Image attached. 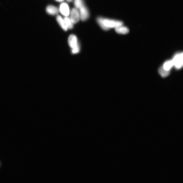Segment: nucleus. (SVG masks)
<instances>
[{
    "instance_id": "1",
    "label": "nucleus",
    "mask_w": 183,
    "mask_h": 183,
    "mask_svg": "<svg viewBox=\"0 0 183 183\" xmlns=\"http://www.w3.org/2000/svg\"><path fill=\"white\" fill-rule=\"evenodd\" d=\"M97 21L100 27L104 30H108L112 28H115L123 24L122 21L102 17H99Z\"/></svg>"
},
{
    "instance_id": "2",
    "label": "nucleus",
    "mask_w": 183,
    "mask_h": 183,
    "mask_svg": "<svg viewBox=\"0 0 183 183\" xmlns=\"http://www.w3.org/2000/svg\"><path fill=\"white\" fill-rule=\"evenodd\" d=\"M173 62L174 66L177 69L182 68L183 65V53H179L175 54L172 59Z\"/></svg>"
},
{
    "instance_id": "3",
    "label": "nucleus",
    "mask_w": 183,
    "mask_h": 183,
    "mask_svg": "<svg viewBox=\"0 0 183 183\" xmlns=\"http://www.w3.org/2000/svg\"><path fill=\"white\" fill-rule=\"evenodd\" d=\"M70 14V18L73 24L77 23L81 19L79 10L76 7L72 9Z\"/></svg>"
},
{
    "instance_id": "4",
    "label": "nucleus",
    "mask_w": 183,
    "mask_h": 183,
    "mask_svg": "<svg viewBox=\"0 0 183 183\" xmlns=\"http://www.w3.org/2000/svg\"><path fill=\"white\" fill-rule=\"evenodd\" d=\"M79 9L80 19L83 21H86L89 16V12L87 7L84 4Z\"/></svg>"
},
{
    "instance_id": "5",
    "label": "nucleus",
    "mask_w": 183,
    "mask_h": 183,
    "mask_svg": "<svg viewBox=\"0 0 183 183\" xmlns=\"http://www.w3.org/2000/svg\"><path fill=\"white\" fill-rule=\"evenodd\" d=\"M59 11L64 17H67L70 14V9L67 3H62L60 5L59 8Z\"/></svg>"
},
{
    "instance_id": "6",
    "label": "nucleus",
    "mask_w": 183,
    "mask_h": 183,
    "mask_svg": "<svg viewBox=\"0 0 183 183\" xmlns=\"http://www.w3.org/2000/svg\"><path fill=\"white\" fill-rule=\"evenodd\" d=\"M68 41L69 46L72 49L76 47L79 44L76 36L74 34L70 35L69 37Z\"/></svg>"
},
{
    "instance_id": "7",
    "label": "nucleus",
    "mask_w": 183,
    "mask_h": 183,
    "mask_svg": "<svg viewBox=\"0 0 183 183\" xmlns=\"http://www.w3.org/2000/svg\"><path fill=\"white\" fill-rule=\"evenodd\" d=\"M46 11L47 13L52 16L58 14L59 12V9L57 7L52 5L47 6Z\"/></svg>"
},
{
    "instance_id": "8",
    "label": "nucleus",
    "mask_w": 183,
    "mask_h": 183,
    "mask_svg": "<svg viewBox=\"0 0 183 183\" xmlns=\"http://www.w3.org/2000/svg\"><path fill=\"white\" fill-rule=\"evenodd\" d=\"M115 31L117 33L122 34H126L129 32V30L127 27L123 26H119L115 28Z\"/></svg>"
},
{
    "instance_id": "9",
    "label": "nucleus",
    "mask_w": 183,
    "mask_h": 183,
    "mask_svg": "<svg viewBox=\"0 0 183 183\" xmlns=\"http://www.w3.org/2000/svg\"><path fill=\"white\" fill-rule=\"evenodd\" d=\"M56 20L59 23V25L61 27L62 29L64 31H67L68 29L65 24V21L64 19L62 18V17L60 16H57L56 17Z\"/></svg>"
},
{
    "instance_id": "10",
    "label": "nucleus",
    "mask_w": 183,
    "mask_h": 183,
    "mask_svg": "<svg viewBox=\"0 0 183 183\" xmlns=\"http://www.w3.org/2000/svg\"><path fill=\"white\" fill-rule=\"evenodd\" d=\"M162 67L165 70L170 71L172 67H174L173 62L172 60H168L165 61Z\"/></svg>"
},
{
    "instance_id": "11",
    "label": "nucleus",
    "mask_w": 183,
    "mask_h": 183,
    "mask_svg": "<svg viewBox=\"0 0 183 183\" xmlns=\"http://www.w3.org/2000/svg\"><path fill=\"white\" fill-rule=\"evenodd\" d=\"M65 24L67 27V28L70 29H72L74 27V24L70 19V17H64V19Z\"/></svg>"
},
{
    "instance_id": "12",
    "label": "nucleus",
    "mask_w": 183,
    "mask_h": 183,
    "mask_svg": "<svg viewBox=\"0 0 183 183\" xmlns=\"http://www.w3.org/2000/svg\"><path fill=\"white\" fill-rule=\"evenodd\" d=\"M159 74L163 77H165L169 76L170 71L165 70L162 66L160 67L159 70Z\"/></svg>"
},
{
    "instance_id": "13",
    "label": "nucleus",
    "mask_w": 183,
    "mask_h": 183,
    "mask_svg": "<svg viewBox=\"0 0 183 183\" xmlns=\"http://www.w3.org/2000/svg\"><path fill=\"white\" fill-rule=\"evenodd\" d=\"M83 4L82 0H75L74 5L76 8L79 9Z\"/></svg>"
},
{
    "instance_id": "14",
    "label": "nucleus",
    "mask_w": 183,
    "mask_h": 183,
    "mask_svg": "<svg viewBox=\"0 0 183 183\" xmlns=\"http://www.w3.org/2000/svg\"><path fill=\"white\" fill-rule=\"evenodd\" d=\"M80 51V47L79 45L77 46L76 47H74V48L72 49V53L73 54H76L79 52Z\"/></svg>"
},
{
    "instance_id": "15",
    "label": "nucleus",
    "mask_w": 183,
    "mask_h": 183,
    "mask_svg": "<svg viewBox=\"0 0 183 183\" xmlns=\"http://www.w3.org/2000/svg\"><path fill=\"white\" fill-rule=\"evenodd\" d=\"M56 1H57L61 2L64 1V0H56Z\"/></svg>"
},
{
    "instance_id": "16",
    "label": "nucleus",
    "mask_w": 183,
    "mask_h": 183,
    "mask_svg": "<svg viewBox=\"0 0 183 183\" xmlns=\"http://www.w3.org/2000/svg\"><path fill=\"white\" fill-rule=\"evenodd\" d=\"M67 2H71L72 1V0H67Z\"/></svg>"
}]
</instances>
